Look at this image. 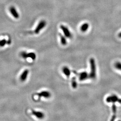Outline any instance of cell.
<instances>
[{
  "mask_svg": "<svg viewBox=\"0 0 121 121\" xmlns=\"http://www.w3.org/2000/svg\"><path fill=\"white\" fill-rule=\"evenodd\" d=\"M91 71L89 74V78L94 79L96 77V66L95 60L93 58H91L90 60Z\"/></svg>",
  "mask_w": 121,
  "mask_h": 121,
  "instance_id": "obj_1",
  "label": "cell"
},
{
  "mask_svg": "<svg viewBox=\"0 0 121 121\" xmlns=\"http://www.w3.org/2000/svg\"><path fill=\"white\" fill-rule=\"evenodd\" d=\"M106 101L108 103L112 102L113 103H114L116 102H118L121 104V99H119L117 95H112L107 97L106 99Z\"/></svg>",
  "mask_w": 121,
  "mask_h": 121,
  "instance_id": "obj_2",
  "label": "cell"
},
{
  "mask_svg": "<svg viewBox=\"0 0 121 121\" xmlns=\"http://www.w3.org/2000/svg\"><path fill=\"white\" fill-rule=\"evenodd\" d=\"M46 25V22L45 21L41 20V21H40L38 25L37 26L36 28L35 29V33L36 34H39V32L40 31V30L45 27Z\"/></svg>",
  "mask_w": 121,
  "mask_h": 121,
  "instance_id": "obj_3",
  "label": "cell"
},
{
  "mask_svg": "<svg viewBox=\"0 0 121 121\" xmlns=\"http://www.w3.org/2000/svg\"><path fill=\"white\" fill-rule=\"evenodd\" d=\"M60 28L62 30L65 36L68 38H71L72 37V35L68 28L64 25H60Z\"/></svg>",
  "mask_w": 121,
  "mask_h": 121,
  "instance_id": "obj_4",
  "label": "cell"
},
{
  "mask_svg": "<svg viewBox=\"0 0 121 121\" xmlns=\"http://www.w3.org/2000/svg\"><path fill=\"white\" fill-rule=\"evenodd\" d=\"M36 95L38 96L39 99H40L41 97H44L46 98H48L51 96V94L48 91H42L40 93H37Z\"/></svg>",
  "mask_w": 121,
  "mask_h": 121,
  "instance_id": "obj_5",
  "label": "cell"
},
{
  "mask_svg": "<svg viewBox=\"0 0 121 121\" xmlns=\"http://www.w3.org/2000/svg\"><path fill=\"white\" fill-rule=\"evenodd\" d=\"M31 113L39 119H43L44 117V113L40 111H36L34 110H31Z\"/></svg>",
  "mask_w": 121,
  "mask_h": 121,
  "instance_id": "obj_6",
  "label": "cell"
},
{
  "mask_svg": "<svg viewBox=\"0 0 121 121\" xmlns=\"http://www.w3.org/2000/svg\"><path fill=\"white\" fill-rule=\"evenodd\" d=\"M9 11H10V13H11V14H12L13 17H15L16 19L19 18V14H18V13H17L16 9L14 7H13V6L10 7L9 8Z\"/></svg>",
  "mask_w": 121,
  "mask_h": 121,
  "instance_id": "obj_7",
  "label": "cell"
},
{
  "mask_svg": "<svg viewBox=\"0 0 121 121\" xmlns=\"http://www.w3.org/2000/svg\"><path fill=\"white\" fill-rule=\"evenodd\" d=\"M89 77V74L86 72H82L79 74V79L80 81H84Z\"/></svg>",
  "mask_w": 121,
  "mask_h": 121,
  "instance_id": "obj_8",
  "label": "cell"
},
{
  "mask_svg": "<svg viewBox=\"0 0 121 121\" xmlns=\"http://www.w3.org/2000/svg\"><path fill=\"white\" fill-rule=\"evenodd\" d=\"M28 73H29V71H28V69H26L24 70V71L22 72V74L21 75V76H20V78L21 81L24 82L26 80L27 77Z\"/></svg>",
  "mask_w": 121,
  "mask_h": 121,
  "instance_id": "obj_9",
  "label": "cell"
},
{
  "mask_svg": "<svg viewBox=\"0 0 121 121\" xmlns=\"http://www.w3.org/2000/svg\"><path fill=\"white\" fill-rule=\"evenodd\" d=\"M112 111L113 112V115L110 120V121H114L116 118V107L114 103H113L112 106Z\"/></svg>",
  "mask_w": 121,
  "mask_h": 121,
  "instance_id": "obj_10",
  "label": "cell"
},
{
  "mask_svg": "<svg viewBox=\"0 0 121 121\" xmlns=\"http://www.w3.org/2000/svg\"><path fill=\"white\" fill-rule=\"evenodd\" d=\"M62 71H63V73H64L67 77H69L71 73H70V69L67 67L64 66L62 68Z\"/></svg>",
  "mask_w": 121,
  "mask_h": 121,
  "instance_id": "obj_11",
  "label": "cell"
},
{
  "mask_svg": "<svg viewBox=\"0 0 121 121\" xmlns=\"http://www.w3.org/2000/svg\"><path fill=\"white\" fill-rule=\"evenodd\" d=\"M88 27H89V24L87 23H85L81 26L80 27V29L82 32H85L87 30Z\"/></svg>",
  "mask_w": 121,
  "mask_h": 121,
  "instance_id": "obj_12",
  "label": "cell"
},
{
  "mask_svg": "<svg viewBox=\"0 0 121 121\" xmlns=\"http://www.w3.org/2000/svg\"><path fill=\"white\" fill-rule=\"evenodd\" d=\"M59 35H60V42H61V44L63 45H66V43H67V41H66V39L65 38V37L61 34H59Z\"/></svg>",
  "mask_w": 121,
  "mask_h": 121,
  "instance_id": "obj_13",
  "label": "cell"
},
{
  "mask_svg": "<svg viewBox=\"0 0 121 121\" xmlns=\"http://www.w3.org/2000/svg\"><path fill=\"white\" fill-rule=\"evenodd\" d=\"M71 83H72V86L73 87V88H76L77 87V82H76V78L75 77H73V78H72Z\"/></svg>",
  "mask_w": 121,
  "mask_h": 121,
  "instance_id": "obj_14",
  "label": "cell"
},
{
  "mask_svg": "<svg viewBox=\"0 0 121 121\" xmlns=\"http://www.w3.org/2000/svg\"><path fill=\"white\" fill-rule=\"evenodd\" d=\"M27 56L28 57L31 58L33 60H35L36 58V55L34 52H30L29 53H27Z\"/></svg>",
  "mask_w": 121,
  "mask_h": 121,
  "instance_id": "obj_15",
  "label": "cell"
},
{
  "mask_svg": "<svg viewBox=\"0 0 121 121\" xmlns=\"http://www.w3.org/2000/svg\"><path fill=\"white\" fill-rule=\"evenodd\" d=\"M115 68L121 71V63L120 62H117L115 64Z\"/></svg>",
  "mask_w": 121,
  "mask_h": 121,
  "instance_id": "obj_16",
  "label": "cell"
},
{
  "mask_svg": "<svg viewBox=\"0 0 121 121\" xmlns=\"http://www.w3.org/2000/svg\"><path fill=\"white\" fill-rule=\"evenodd\" d=\"M7 43V41L5 39H3L0 40V47H3Z\"/></svg>",
  "mask_w": 121,
  "mask_h": 121,
  "instance_id": "obj_17",
  "label": "cell"
},
{
  "mask_svg": "<svg viewBox=\"0 0 121 121\" xmlns=\"http://www.w3.org/2000/svg\"><path fill=\"white\" fill-rule=\"evenodd\" d=\"M20 55L24 59H26L28 57V56H27V53L25 52H21V53H20Z\"/></svg>",
  "mask_w": 121,
  "mask_h": 121,
  "instance_id": "obj_18",
  "label": "cell"
},
{
  "mask_svg": "<svg viewBox=\"0 0 121 121\" xmlns=\"http://www.w3.org/2000/svg\"><path fill=\"white\" fill-rule=\"evenodd\" d=\"M118 36H119V38H121V32H120L119 33V34H118Z\"/></svg>",
  "mask_w": 121,
  "mask_h": 121,
  "instance_id": "obj_19",
  "label": "cell"
},
{
  "mask_svg": "<svg viewBox=\"0 0 121 121\" xmlns=\"http://www.w3.org/2000/svg\"></svg>",
  "mask_w": 121,
  "mask_h": 121,
  "instance_id": "obj_20",
  "label": "cell"
}]
</instances>
